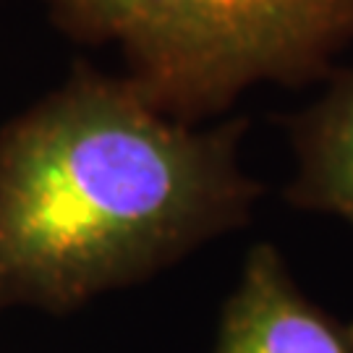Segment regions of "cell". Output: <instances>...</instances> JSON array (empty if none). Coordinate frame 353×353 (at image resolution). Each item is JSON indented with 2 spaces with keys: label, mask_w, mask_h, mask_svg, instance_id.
<instances>
[{
  "label": "cell",
  "mask_w": 353,
  "mask_h": 353,
  "mask_svg": "<svg viewBox=\"0 0 353 353\" xmlns=\"http://www.w3.org/2000/svg\"><path fill=\"white\" fill-rule=\"evenodd\" d=\"M243 134V118L183 123L79 65L0 128V312L63 314L243 225L262 194Z\"/></svg>",
  "instance_id": "6da1fadb"
},
{
  "label": "cell",
  "mask_w": 353,
  "mask_h": 353,
  "mask_svg": "<svg viewBox=\"0 0 353 353\" xmlns=\"http://www.w3.org/2000/svg\"><path fill=\"white\" fill-rule=\"evenodd\" d=\"M58 29L115 45L160 113L196 123L256 84H306L353 39V0H42Z\"/></svg>",
  "instance_id": "7a4b0ae2"
},
{
  "label": "cell",
  "mask_w": 353,
  "mask_h": 353,
  "mask_svg": "<svg viewBox=\"0 0 353 353\" xmlns=\"http://www.w3.org/2000/svg\"><path fill=\"white\" fill-rule=\"evenodd\" d=\"M212 353H353V330L303 296L272 243L249 249Z\"/></svg>",
  "instance_id": "3957f363"
},
{
  "label": "cell",
  "mask_w": 353,
  "mask_h": 353,
  "mask_svg": "<svg viewBox=\"0 0 353 353\" xmlns=\"http://www.w3.org/2000/svg\"><path fill=\"white\" fill-rule=\"evenodd\" d=\"M290 139L296 176L288 199L301 210L338 214L353 228V68L290 121Z\"/></svg>",
  "instance_id": "277c9868"
}]
</instances>
